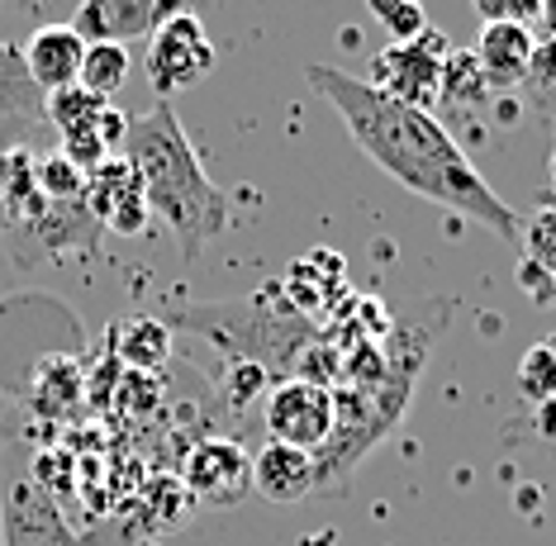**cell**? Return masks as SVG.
I'll use <instances>...</instances> for the list:
<instances>
[{
	"label": "cell",
	"instance_id": "obj_1",
	"mask_svg": "<svg viewBox=\"0 0 556 546\" xmlns=\"http://www.w3.org/2000/svg\"><path fill=\"white\" fill-rule=\"evenodd\" d=\"M305 81L314 86V96H324L338 110L352 143L395 186L518 243V214L490 190V181L476 172V162L466 157V148L452 138V129L438 114L400 105L386 91H376L371 81L348 76L338 67H324V62H309Z\"/></svg>",
	"mask_w": 556,
	"mask_h": 546
},
{
	"label": "cell",
	"instance_id": "obj_2",
	"mask_svg": "<svg viewBox=\"0 0 556 546\" xmlns=\"http://www.w3.org/2000/svg\"><path fill=\"white\" fill-rule=\"evenodd\" d=\"M119 157L129 162L138 186H143L148 214H157V219L172 228L181 262H195L200 252L229 228V219H233L229 195L200 167L172 100H157L148 114L129 119Z\"/></svg>",
	"mask_w": 556,
	"mask_h": 546
},
{
	"label": "cell",
	"instance_id": "obj_3",
	"mask_svg": "<svg viewBox=\"0 0 556 546\" xmlns=\"http://www.w3.org/2000/svg\"><path fill=\"white\" fill-rule=\"evenodd\" d=\"M0 546H86L15 442L0 447Z\"/></svg>",
	"mask_w": 556,
	"mask_h": 546
},
{
	"label": "cell",
	"instance_id": "obj_4",
	"mask_svg": "<svg viewBox=\"0 0 556 546\" xmlns=\"http://www.w3.org/2000/svg\"><path fill=\"white\" fill-rule=\"evenodd\" d=\"M447 58H452V43L438 29H428V34L414 38V43L381 48V53L371 58V76H366V81H371L376 91H386L390 100H400V105L433 114Z\"/></svg>",
	"mask_w": 556,
	"mask_h": 546
},
{
	"label": "cell",
	"instance_id": "obj_5",
	"mask_svg": "<svg viewBox=\"0 0 556 546\" xmlns=\"http://www.w3.org/2000/svg\"><path fill=\"white\" fill-rule=\"evenodd\" d=\"M214 72V38L205 29V20L195 15H176L148 38V86L157 100H172L181 91H191L195 81H205Z\"/></svg>",
	"mask_w": 556,
	"mask_h": 546
},
{
	"label": "cell",
	"instance_id": "obj_6",
	"mask_svg": "<svg viewBox=\"0 0 556 546\" xmlns=\"http://www.w3.org/2000/svg\"><path fill=\"white\" fill-rule=\"evenodd\" d=\"M262 423H267L271 442H286V447L300 452H319L328 433H333V390L314 385V380L286 376L267 390V404H262Z\"/></svg>",
	"mask_w": 556,
	"mask_h": 546
},
{
	"label": "cell",
	"instance_id": "obj_7",
	"mask_svg": "<svg viewBox=\"0 0 556 546\" xmlns=\"http://www.w3.org/2000/svg\"><path fill=\"white\" fill-rule=\"evenodd\" d=\"M181 485L191 499L205 504H243L252 494V456L238 437H200L186 452L181 466Z\"/></svg>",
	"mask_w": 556,
	"mask_h": 546
},
{
	"label": "cell",
	"instance_id": "obj_8",
	"mask_svg": "<svg viewBox=\"0 0 556 546\" xmlns=\"http://www.w3.org/2000/svg\"><path fill=\"white\" fill-rule=\"evenodd\" d=\"M195 0H81L77 5V29L86 43H124L134 38H153L162 24L176 15H191Z\"/></svg>",
	"mask_w": 556,
	"mask_h": 546
},
{
	"label": "cell",
	"instance_id": "obj_9",
	"mask_svg": "<svg viewBox=\"0 0 556 546\" xmlns=\"http://www.w3.org/2000/svg\"><path fill=\"white\" fill-rule=\"evenodd\" d=\"M86 209L100 219V228H115V233H143L148 228V200L143 186H138L134 167L124 157H110L105 167H96L86 176Z\"/></svg>",
	"mask_w": 556,
	"mask_h": 546
},
{
	"label": "cell",
	"instance_id": "obj_10",
	"mask_svg": "<svg viewBox=\"0 0 556 546\" xmlns=\"http://www.w3.org/2000/svg\"><path fill=\"white\" fill-rule=\"evenodd\" d=\"M81 58H86V38L72 24H39V29L24 38V72H29V81L43 96L77 86Z\"/></svg>",
	"mask_w": 556,
	"mask_h": 546
},
{
	"label": "cell",
	"instance_id": "obj_11",
	"mask_svg": "<svg viewBox=\"0 0 556 546\" xmlns=\"http://www.w3.org/2000/svg\"><path fill=\"white\" fill-rule=\"evenodd\" d=\"M39 152L29 143L0 148V238H15L39 214H48V200L39 190Z\"/></svg>",
	"mask_w": 556,
	"mask_h": 546
},
{
	"label": "cell",
	"instance_id": "obj_12",
	"mask_svg": "<svg viewBox=\"0 0 556 546\" xmlns=\"http://www.w3.org/2000/svg\"><path fill=\"white\" fill-rule=\"evenodd\" d=\"M471 53L480 62V72H485L490 91H514V86H523L528 72H533L538 38L528 24H480V38Z\"/></svg>",
	"mask_w": 556,
	"mask_h": 546
},
{
	"label": "cell",
	"instance_id": "obj_13",
	"mask_svg": "<svg viewBox=\"0 0 556 546\" xmlns=\"http://www.w3.org/2000/svg\"><path fill=\"white\" fill-rule=\"evenodd\" d=\"M252 490L271 504H300L309 494H319V466L314 452L286 447V442H267L252 456Z\"/></svg>",
	"mask_w": 556,
	"mask_h": 546
},
{
	"label": "cell",
	"instance_id": "obj_14",
	"mask_svg": "<svg viewBox=\"0 0 556 546\" xmlns=\"http://www.w3.org/2000/svg\"><path fill=\"white\" fill-rule=\"evenodd\" d=\"M110 352L119 366L129 371H162L172 361V323L167 319H148V314H129V319L110 323Z\"/></svg>",
	"mask_w": 556,
	"mask_h": 546
},
{
	"label": "cell",
	"instance_id": "obj_15",
	"mask_svg": "<svg viewBox=\"0 0 556 546\" xmlns=\"http://www.w3.org/2000/svg\"><path fill=\"white\" fill-rule=\"evenodd\" d=\"M43 100L24 72V43L0 34V119H43Z\"/></svg>",
	"mask_w": 556,
	"mask_h": 546
},
{
	"label": "cell",
	"instance_id": "obj_16",
	"mask_svg": "<svg viewBox=\"0 0 556 546\" xmlns=\"http://www.w3.org/2000/svg\"><path fill=\"white\" fill-rule=\"evenodd\" d=\"M485 96H495V91H490V81H485V72H480L476 53H457V48H452L447 67H442L438 105L452 110V114H471V110L485 105Z\"/></svg>",
	"mask_w": 556,
	"mask_h": 546
},
{
	"label": "cell",
	"instance_id": "obj_17",
	"mask_svg": "<svg viewBox=\"0 0 556 546\" xmlns=\"http://www.w3.org/2000/svg\"><path fill=\"white\" fill-rule=\"evenodd\" d=\"M129 67H134V58H129V48L124 43H86L77 86L81 91H91V96H100V100H110V96L124 91Z\"/></svg>",
	"mask_w": 556,
	"mask_h": 546
},
{
	"label": "cell",
	"instance_id": "obj_18",
	"mask_svg": "<svg viewBox=\"0 0 556 546\" xmlns=\"http://www.w3.org/2000/svg\"><path fill=\"white\" fill-rule=\"evenodd\" d=\"M518 247H523L528 266H538L542 276L556 281V195L538 200L528 219H518Z\"/></svg>",
	"mask_w": 556,
	"mask_h": 546
},
{
	"label": "cell",
	"instance_id": "obj_19",
	"mask_svg": "<svg viewBox=\"0 0 556 546\" xmlns=\"http://www.w3.org/2000/svg\"><path fill=\"white\" fill-rule=\"evenodd\" d=\"M105 110H110V100L81 91V86H67V91H58V96L43 100V119L53 124L58 134L91 129V124H100V114H105Z\"/></svg>",
	"mask_w": 556,
	"mask_h": 546
},
{
	"label": "cell",
	"instance_id": "obj_20",
	"mask_svg": "<svg viewBox=\"0 0 556 546\" xmlns=\"http://www.w3.org/2000/svg\"><path fill=\"white\" fill-rule=\"evenodd\" d=\"M518 390L533 404H556V333H547L523 352V361H518Z\"/></svg>",
	"mask_w": 556,
	"mask_h": 546
},
{
	"label": "cell",
	"instance_id": "obj_21",
	"mask_svg": "<svg viewBox=\"0 0 556 546\" xmlns=\"http://www.w3.org/2000/svg\"><path fill=\"white\" fill-rule=\"evenodd\" d=\"M34 176H39V190L48 205H72V200L86 195V176L62 152H39V172Z\"/></svg>",
	"mask_w": 556,
	"mask_h": 546
},
{
	"label": "cell",
	"instance_id": "obj_22",
	"mask_svg": "<svg viewBox=\"0 0 556 546\" xmlns=\"http://www.w3.org/2000/svg\"><path fill=\"white\" fill-rule=\"evenodd\" d=\"M471 10L485 24H528V20H542L547 0H471Z\"/></svg>",
	"mask_w": 556,
	"mask_h": 546
},
{
	"label": "cell",
	"instance_id": "obj_23",
	"mask_svg": "<svg viewBox=\"0 0 556 546\" xmlns=\"http://www.w3.org/2000/svg\"><path fill=\"white\" fill-rule=\"evenodd\" d=\"M381 29L390 34V43H414L419 34H428L433 24H428V10L414 0V5H404V10H395V15H386L381 20Z\"/></svg>",
	"mask_w": 556,
	"mask_h": 546
},
{
	"label": "cell",
	"instance_id": "obj_24",
	"mask_svg": "<svg viewBox=\"0 0 556 546\" xmlns=\"http://www.w3.org/2000/svg\"><path fill=\"white\" fill-rule=\"evenodd\" d=\"M404 5H414V0H366V10L376 15V24H381L386 15H395V10H404Z\"/></svg>",
	"mask_w": 556,
	"mask_h": 546
},
{
	"label": "cell",
	"instance_id": "obj_25",
	"mask_svg": "<svg viewBox=\"0 0 556 546\" xmlns=\"http://www.w3.org/2000/svg\"><path fill=\"white\" fill-rule=\"evenodd\" d=\"M547 442H556V418H547Z\"/></svg>",
	"mask_w": 556,
	"mask_h": 546
},
{
	"label": "cell",
	"instance_id": "obj_26",
	"mask_svg": "<svg viewBox=\"0 0 556 546\" xmlns=\"http://www.w3.org/2000/svg\"><path fill=\"white\" fill-rule=\"evenodd\" d=\"M552 195H556V152H552Z\"/></svg>",
	"mask_w": 556,
	"mask_h": 546
},
{
	"label": "cell",
	"instance_id": "obj_27",
	"mask_svg": "<svg viewBox=\"0 0 556 546\" xmlns=\"http://www.w3.org/2000/svg\"><path fill=\"white\" fill-rule=\"evenodd\" d=\"M5 5H15V0H0V10H5Z\"/></svg>",
	"mask_w": 556,
	"mask_h": 546
},
{
	"label": "cell",
	"instance_id": "obj_28",
	"mask_svg": "<svg viewBox=\"0 0 556 546\" xmlns=\"http://www.w3.org/2000/svg\"><path fill=\"white\" fill-rule=\"evenodd\" d=\"M552 124H556V119H552Z\"/></svg>",
	"mask_w": 556,
	"mask_h": 546
}]
</instances>
